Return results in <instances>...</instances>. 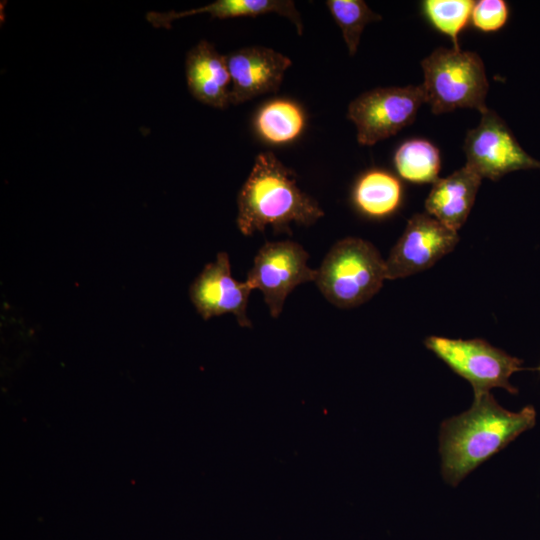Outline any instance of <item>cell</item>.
<instances>
[{"label": "cell", "mask_w": 540, "mask_h": 540, "mask_svg": "<svg viewBox=\"0 0 540 540\" xmlns=\"http://www.w3.org/2000/svg\"><path fill=\"white\" fill-rule=\"evenodd\" d=\"M535 424L536 410L531 405L511 412L500 406L490 392L474 394L467 411L441 423L439 452L444 480L457 486Z\"/></svg>", "instance_id": "obj_1"}, {"label": "cell", "mask_w": 540, "mask_h": 540, "mask_svg": "<svg viewBox=\"0 0 540 540\" xmlns=\"http://www.w3.org/2000/svg\"><path fill=\"white\" fill-rule=\"evenodd\" d=\"M237 207V225L245 236L268 225L275 232L290 233V223L309 226L324 216L319 204L297 186L294 172L270 151L256 156Z\"/></svg>", "instance_id": "obj_2"}, {"label": "cell", "mask_w": 540, "mask_h": 540, "mask_svg": "<svg viewBox=\"0 0 540 540\" xmlns=\"http://www.w3.org/2000/svg\"><path fill=\"white\" fill-rule=\"evenodd\" d=\"M386 279V265L369 242L348 237L338 241L317 269L316 284L339 308H352L372 298Z\"/></svg>", "instance_id": "obj_3"}, {"label": "cell", "mask_w": 540, "mask_h": 540, "mask_svg": "<svg viewBox=\"0 0 540 540\" xmlns=\"http://www.w3.org/2000/svg\"><path fill=\"white\" fill-rule=\"evenodd\" d=\"M425 100L434 114L458 108L487 109L488 80L478 54L460 48H437L421 62Z\"/></svg>", "instance_id": "obj_4"}, {"label": "cell", "mask_w": 540, "mask_h": 540, "mask_svg": "<svg viewBox=\"0 0 540 540\" xmlns=\"http://www.w3.org/2000/svg\"><path fill=\"white\" fill-rule=\"evenodd\" d=\"M425 346L453 372L466 379L474 394L500 387L511 394L518 389L511 385V375L522 370L523 360L493 347L482 339H451L430 336Z\"/></svg>", "instance_id": "obj_5"}, {"label": "cell", "mask_w": 540, "mask_h": 540, "mask_svg": "<svg viewBox=\"0 0 540 540\" xmlns=\"http://www.w3.org/2000/svg\"><path fill=\"white\" fill-rule=\"evenodd\" d=\"M426 102L421 85L380 87L362 93L348 106L347 118L361 145L372 146L410 125Z\"/></svg>", "instance_id": "obj_6"}, {"label": "cell", "mask_w": 540, "mask_h": 540, "mask_svg": "<svg viewBox=\"0 0 540 540\" xmlns=\"http://www.w3.org/2000/svg\"><path fill=\"white\" fill-rule=\"evenodd\" d=\"M308 258L303 247L290 240L268 242L256 254L246 282L263 293L272 317L280 315L293 289L316 280L317 270L307 265Z\"/></svg>", "instance_id": "obj_7"}, {"label": "cell", "mask_w": 540, "mask_h": 540, "mask_svg": "<svg viewBox=\"0 0 540 540\" xmlns=\"http://www.w3.org/2000/svg\"><path fill=\"white\" fill-rule=\"evenodd\" d=\"M463 151L466 165L493 181L516 170L540 168V162L524 151L507 124L488 108L468 131Z\"/></svg>", "instance_id": "obj_8"}, {"label": "cell", "mask_w": 540, "mask_h": 540, "mask_svg": "<svg viewBox=\"0 0 540 540\" xmlns=\"http://www.w3.org/2000/svg\"><path fill=\"white\" fill-rule=\"evenodd\" d=\"M458 240L456 231L428 213L414 214L385 260L386 279L408 277L428 269L451 252Z\"/></svg>", "instance_id": "obj_9"}, {"label": "cell", "mask_w": 540, "mask_h": 540, "mask_svg": "<svg viewBox=\"0 0 540 540\" xmlns=\"http://www.w3.org/2000/svg\"><path fill=\"white\" fill-rule=\"evenodd\" d=\"M251 291L246 281L233 278L228 254L219 252L191 284L189 296L203 319L232 313L240 326L251 327L246 313Z\"/></svg>", "instance_id": "obj_10"}, {"label": "cell", "mask_w": 540, "mask_h": 540, "mask_svg": "<svg viewBox=\"0 0 540 540\" xmlns=\"http://www.w3.org/2000/svg\"><path fill=\"white\" fill-rule=\"evenodd\" d=\"M231 77L230 104L239 105L279 90L292 61L265 46H247L226 55Z\"/></svg>", "instance_id": "obj_11"}, {"label": "cell", "mask_w": 540, "mask_h": 540, "mask_svg": "<svg viewBox=\"0 0 540 540\" xmlns=\"http://www.w3.org/2000/svg\"><path fill=\"white\" fill-rule=\"evenodd\" d=\"M185 67L187 85L194 98L219 109L230 105L231 77L226 55L202 40L188 52Z\"/></svg>", "instance_id": "obj_12"}, {"label": "cell", "mask_w": 540, "mask_h": 540, "mask_svg": "<svg viewBox=\"0 0 540 540\" xmlns=\"http://www.w3.org/2000/svg\"><path fill=\"white\" fill-rule=\"evenodd\" d=\"M481 180L466 164L448 177L438 179L425 201L427 213L457 232L473 207Z\"/></svg>", "instance_id": "obj_13"}, {"label": "cell", "mask_w": 540, "mask_h": 540, "mask_svg": "<svg viewBox=\"0 0 540 540\" xmlns=\"http://www.w3.org/2000/svg\"><path fill=\"white\" fill-rule=\"evenodd\" d=\"M207 13L212 18L256 17L275 13L290 20L297 33L303 34L301 15L291 0H217L206 6L176 12H149L147 20L157 28H171L172 22L186 16Z\"/></svg>", "instance_id": "obj_14"}, {"label": "cell", "mask_w": 540, "mask_h": 540, "mask_svg": "<svg viewBox=\"0 0 540 540\" xmlns=\"http://www.w3.org/2000/svg\"><path fill=\"white\" fill-rule=\"evenodd\" d=\"M353 202L363 214L382 218L394 213L402 200V185L393 174L380 169L363 173L355 183Z\"/></svg>", "instance_id": "obj_15"}, {"label": "cell", "mask_w": 540, "mask_h": 540, "mask_svg": "<svg viewBox=\"0 0 540 540\" xmlns=\"http://www.w3.org/2000/svg\"><path fill=\"white\" fill-rule=\"evenodd\" d=\"M305 126L303 109L290 99L277 98L265 103L254 117L259 137L270 144H284L299 137Z\"/></svg>", "instance_id": "obj_16"}, {"label": "cell", "mask_w": 540, "mask_h": 540, "mask_svg": "<svg viewBox=\"0 0 540 540\" xmlns=\"http://www.w3.org/2000/svg\"><path fill=\"white\" fill-rule=\"evenodd\" d=\"M394 165L401 178L412 183H435L441 168L438 148L426 139H410L394 154Z\"/></svg>", "instance_id": "obj_17"}, {"label": "cell", "mask_w": 540, "mask_h": 540, "mask_svg": "<svg viewBox=\"0 0 540 540\" xmlns=\"http://www.w3.org/2000/svg\"><path fill=\"white\" fill-rule=\"evenodd\" d=\"M326 6L340 27L351 56L357 52L365 26L382 19L362 0H328Z\"/></svg>", "instance_id": "obj_18"}, {"label": "cell", "mask_w": 540, "mask_h": 540, "mask_svg": "<svg viewBox=\"0 0 540 540\" xmlns=\"http://www.w3.org/2000/svg\"><path fill=\"white\" fill-rule=\"evenodd\" d=\"M474 4L472 0H426L422 7L430 23L449 36L453 48L458 49V36L467 25Z\"/></svg>", "instance_id": "obj_19"}, {"label": "cell", "mask_w": 540, "mask_h": 540, "mask_svg": "<svg viewBox=\"0 0 540 540\" xmlns=\"http://www.w3.org/2000/svg\"><path fill=\"white\" fill-rule=\"evenodd\" d=\"M509 9L502 0H480L475 2L471 20L473 25L483 32H494L507 22Z\"/></svg>", "instance_id": "obj_20"}, {"label": "cell", "mask_w": 540, "mask_h": 540, "mask_svg": "<svg viewBox=\"0 0 540 540\" xmlns=\"http://www.w3.org/2000/svg\"><path fill=\"white\" fill-rule=\"evenodd\" d=\"M536 370L540 372V366H538V367L536 368Z\"/></svg>", "instance_id": "obj_21"}]
</instances>
